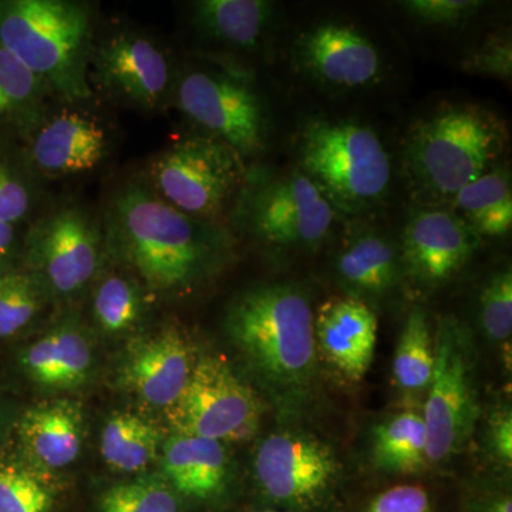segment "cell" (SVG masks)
<instances>
[{
  "instance_id": "30bf717a",
  "label": "cell",
  "mask_w": 512,
  "mask_h": 512,
  "mask_svg": "<svg viewBox=\"0 0 512 512\" xmlns=\"http://www.w3.org/2000/svg\"><path fill=\"white\" fill-rule=\"evenodd\" d=\"M181 111L242 157L264 151L268 117L261 97L245 80L229 74L192 72L177 92Z\"/></svg>"
},
{
  "instance_id": "ba28073f",
  "label": "cell",
  "mask_w": 512,
  "mask_h": 512,
  "mask_svg": "<svg viewBox=\"0 0 512 512\" xmlns=\"http://www.w3.org/2000/svg\"><path fill=\"white\" fill-rule=\"evenodd\" d=\"M242 224L278 248L315 247L336 222V210L302 171L266 178L242 191Z\"/></svg>"
},
{
  "instance_id": "d6a6232c",
  "label": "cell",
  "mask_w": 512,
  "mask_h": 512,
  "mask_svg": "<svg viewBox=\"0 0 512 512\" xmlns=\"http://www.w3.org/2000/svg\"><path fill=\"white\" fill-rule=\"evenodd\" d=\"M50 495L28 471L15 464L0 466V512H47Z\"/></svg>"
},
{
  "instance_id": "f1b7e54d",
  "label": "cell",
  "mask_w": 512,
  "mask_h": 512,
  "mask_svg": "<svg viewBox=\"0 0 512 512\" xmlns=\"http://www.w3.org/2000/svg\"><path fill=\"white\" fill-rule=\"evenodd\" d=\"M45 285L35 272L8 269L0 274V340L13 338L42 311Z\"/></svg>"
},
{
  "instance_id": "74e56055",
  "label": "cell",
  "mask_w": 512,
  "mask_h": 512,
  "mask_svg": "<svg viewBox=\"0 0 512 512\" xmlns=\"http://www.w3.org/2000/svg\"><path fill=\"white\" fill-rule=\"evenodd\" d=\"M23 235L15 225L0 222V274L12 269L22 251Z\"/></svg>"
},
{
  "instance_id": "5bb4252c",
  "label": "cell",
  "mask_w": 512,
  "mask_h": 512,
  "mask_svg": "<svg viewBox=\"0 0 512 512\" xmlns=\"http://www.w3.org/2000/svg\"><path fill=\"white\" fill-rule=\"evenodd\" d=\"M296 55L313 79L338 89L369 86L382 70V59L372 40L348 23L313 26L298 40Z\"/></svg>"
},
{
  "instance_id": "e575fe53",
  "label": "cell",
  "mask_w": 512,
  "mask_h": 512,
  "mask_svg": "<svg viewBox=\"0 0 512 512\" xmlns=\"http://www.w3.org/2000/svg\"><path fill=\"white\" fill-rule=\"evenodd\" d=\"M464 72L511 79L512 46L511 39L504 33H494L484 40L477 49L471 50L463 60Z\"/></svg>"
},
{
  "instance_id": "277c9868",
  "label": "cell",
  "mask_w": 512,
  "mask_h": 512,
  "mask_svg": "<svg viewBox=\"0 0 512 512\" xmlns=\"http://www.w3.org/2000/svg\"><path fill=\"white\" fill-rule=\"evenodd\" d=\"M227 329L235 345L274 382L305 383L316 363L315 316L301 289L266 285L229 306Z\"/></svg>"
},
{
  "instance_id": "ac0fdd59",
  "label": "cell",
  "mask_w": 512,
  "mask_h": 512,
  "mask_svg": "<svg viewBox=\"0 0 512 512\" xmlns=\"http://www.w3.org/2000/svg\"><path fill=\"white\" fill-rule=\"evenodd\" d=\"M315 339L328 362L357 382L366 375L375 356V312L359 299H330L316 316Z\"/></svg>"
},
{
  "instance_id": "5b68a950",
  "label": "cell",
  "mask_w": 512,
  "mask_h": 512,
  "mask_svg": "<svg viewBox=\"0 0 512 512\" xmlns=\"http://www.w3.org/2000/svg\"><path fill=\"white\" fill-rule=\"evenodd\" d=\"M298 156L299 171L335 210H370L389 192V154L375 131L356 121H308L299 136Z\"/></svg>"
},
{
  "instance_id": "7a4b0ae2",
  "label": "cell",
  "mask_w": 512,
  "mask_h": 512,
  "mask_svg": "<svg viewBox=\"0 0 512 512\" xmlns=\"http://www.w3.org/2000/svg\"><path fill=\"white\" fill-rule=\"evenodd\" d=\"M510 143L500 114L476 103H446L416 121L404 150L413 187L433 200L453 198L493 170Z\"/></svg>"
},
{
  "instance_id": "ffe728a7",
  "label": "cell",
  "mask_w": 512,
  "mask_h": 512,
  "mask_svg": "<svg viewBox=\"0 0 512 512\" xmlns=\"http://www.w3.org/2000/svg\"><path fill=\"white\" fill-rule=\"evenodd\" d=\"M227 454L220 441L174 434L164 446V470L181 494L208 498L227 478Z\"/></svg>"
},
{
  "instance_id": "44dd1931",
  "label": "cell",
  "mask_w": 512,
  "mask_h": 512,
  "mask_svg": "<svg viewBox=\"0 0 512 512\" xmlns=\"http://www.w3.org/2000/svg\"><path fill=\"white\" fill-rule=\"evenodd\" d=\"M23 367L30 379L46 387L69 389L83 383L92 365L89 342L76 329H57L26 349Z\"/></svg>"
},
{
  "instance_id": "3957f363",
  "label": "cell",
  "mask_w": 512,
  "mask_h": 512,
  "mask_svg": "<svg viewBox=\"0 0 512 512\" xmlns=\"http://www.w3.org/2000/svg\"><path fill=\"white\" fill-rule=\"evenodd\" d=\"M92 15L70 0H0V45L67 101L92 96Z\"/></svg>"
},
{
  "instance_id": "d6986e66",
  "label": "cell",
  "mask_w": 512,
  "mask_h": 512,
  "mask_svg": "<svg viewBox=\"0 0 512 512\" xmlns=\"http://www.w3.org/2000/svg\"><path fill=\"white\" fill-rule=\"evenodd\" d=\"M20 437L40 466H70L82 448V414L69 402L37 406L23 416Z\"/></svg>"
},
{
  "instance_id": "6da1fadb",
  "label": "cell",
  "mask_w": 512,
  "mask_h": 512,
  "mask_svg": "<svg viewBox=\"0 0 512 512\" xmlns=\"http://www.w3.org/2000/svg\"><path fill=\"white\" fill-rule=\"evenodd\" d=\"M106 224L110 247L157 292L190 289L229 239L217 222L178 211L143 183L117 192Z\"/></svg>"
},
{
  "instance_id": "484cf974",
  "label": "cell",
  "mask_w": 512,
  "mask_h": 512,
  "mask_svg": "<svg viewBox=\"0 0 512 512\" xmlns=\"http://www.w3.org/2000/svg\"><path fill=\"white\" fill-rule=\"evenodd\" d=\"M158 440L157 430L143 417L119 412L110 417L101 433V456L114 470L136 473L156 458Z\"/></svg>"
},
{
  "instance_id": "1f68e13d",
  "label": "cell",
  "mask_w": 512,
  "mask_h": 512,
  "mask_svg": "<svg viewBox=\"0 0 512 512\" xmlns=\"http://www.w3.org/2000/svg\"><path fill=\"white\" fill-rule=\"evenodd\" d=\"M174 494L157 481L137 480L110 488L101 512H177Z\"/></svg>"
},
{
  "instance_id": "ab89813d",
  "label": "cell",
  "mask_w": 512,
  "mask_h": 512,
  "mask_svg": "<svg viewBox=\"0 0 512 512\" xmlns=\"http://www.w3.org/2000/svg\"><path fill=\"white\" fill-rule=\"evenodd\" d=\"M262 512H274V511H262Z\"/></svg>"
},
{
  "instance_id": "83f0119b",
  "label": "cell",
  "mask_w": 512,
  "mask_h": 512,
  "mask_svg": "<svg viewBox=\"0 0 512 512\" xmlns=\"http://www.w3.org/2000/svg\"><path fill=\"white\" fill-rule=\"evenodd\" d=\"M434 350L426 312L414 308L407 316L393 360V375L404 392L427 389L433 377Z\"/></svg>"
},
{
  "instance_id": "7c38bea8",
  "label": "cell",
  "mask_w": 512,
  "mask_h": 512,
  "mask_svg": "<svg viewBox=\"0 0 512 512\" xmlns=\"http://www.w3.org/2000/svg\"><path fill=\"white\" fill-rule=\"evenodd\" d=\"M336 471L332 450L302 434H272L256 451L258 483L278 503H311L328 490Z\"/></svg>"
},
{
  "instance_id": "cb8c5ba5",
  "label": "cell",
  "mask_w": 512,
  "mask_h": 512,
  "mask_svg": "<svg viewBox=\"0 0 512 512\" xmlns=\"http://www.w3.org/2000/svg\"><path fill=\"white\" fill-rule=\"evenodd\" d=\"M46 84L0 45V140L22 137L35 124Z\"/></svg>"
},
{
  "instance_id": "836d02e7",
  "label": "cell",
  "mask_w": 512,
  "mask_h": 512,
  "mask_svg": "<svg viewBox=\"0 0 512 512\" xmlns=\"http://www.w3.org/2000/svg\"><path fill=\"white\" fill-rule=\"evenodd\" d=\"M481 326L488 338L504 342L512 332V274L500 272L485 285L480 298Z\"/></svg>"
},
{
  "instance_id": "4fadbf2b",
  "label": "cell",
  "mask_w": 512,
  "mask_h": 512,
  "mask_svg": "<svg viewBox=\"0 0 512 512\" xmlns=\"http://www.w3.org/2000/svg\"><path fill=\"white\" fill-rule=\"evenodd\" d=\"M480 242V235L453 210L427 208L407 222L403 259L421 282L439 285L461 271Z\"/></svg>"
},
{
  "instance_id": "9a60e30c",
  "label": "cell",
  "mask_w": 512,
  "mask_h": 512,
  "mask_svg": "<svg viewBox=\"0 0 512 512\" xmlns=\"http://www.w3.org/2000/svg\"><path fill=\"white\" fill-rule=\"evenodd\" d=\"M194 366L188 339L180 330L168 328L133 346L121 376L141 400L168 409L184 392Z\"/></svg>"
},
{
  "instance_id": "4dcf8cb0",
  "label": "cell",
  "mask_w": 512,
  "mask_h": 512,
  "mask_svg": "<svg viewBox=\"0 0 512 512\" xmlns=\"http://www.w3.org/2000/svg\"><path fill=\"white\" fill-rule=\"evenodd\" d=\"M141 309L143 299L137 286L124 276H109L94 293V318L106 332L120 333L133 328Z\"/></svg>"
},
{
  "instance_id": "e0dca14e",
  "label": "cell",
  "mask_w": 512,
  "mask_h": 512,
  "mask_svg": "<svg viewBox=\"0 0 512 512\" xmlns=\"http://www.w3.org/2000/svg\"><path fill=\"white\" fill-rule=\"evenodd\" d=\"M26 134L29 143L22 156L23 163L28 170L33 168L42 174L84 173L97 167L106 156L103 127L83 114H59L35 133Z\"/></svg>"
},
{
  "instance_id": "8992f818",
  "label": "cell",
  "mask_w": 512,
  "mask_h": 512,
  "mask_svg": "<svg viewBox=\"0 0 512 512\" xmlns=\"http://www.w3.org/2000/svg\"><path fill=\"white\" fill-rule=\"evenodd\" d=\"M154 187L178 211L215 222L247 184L244 157L218 138H185L151 165Z\"/></svg>"
},
{
  "instance_id": "8fae6325",
  "label": "cell",
  "mask_w": 512,
  "mask_h": 512,
  "mask_svg": "<svg viewBox=\"0 0 512 512\" xmlns=\"http://www.w3.org/2000/svg\"><path fill=\"white\" fill-rule=\"evenodd\" d=\"M100 232L79 207H66L40 218L23 235L30 264L43 285L57 295H73L92 281L100 261Z\"/></svg>"
},
{
  "instance_id": "d590c367",
  "label": "cell",
  "mask_w": 512,
  "mask_h": 512,
  "mask_svg": "<svg viewBox=\"0 0 512 512\" xmlns=\"http://www.w3.org/2000/svg\"><path fill=\"white\" fill-rule=\"evenodd\" d=\"M412 18L433 26H457L480 8L474 0H409L402 3Z\"/></svg>"
},
{
  "instance_id": "d4e9b609",
  "label": "cell",
  "mask_w": 512,
  "mask_h": 512,
  "mask_svg": "<svg viewBox=\"0 0 512 512\" xmlns=\"http://www.w3.org/2000/svg\"><path fill=\"white\" fill-rule=\"evenodd\" d=\"M373 457L377 466L393 473H419L427 463V431L423 416L397 414L375 429Z\"/></svg>"
},
{
  "instance_id": "9c48e42d",
  "label": "cell",
  "mask_w": 512,
  "mask_h": 512,
  "mask_svg": "<svg viewBox=\"0 0 512 512\" xmlns=\"http://www.w3.org/2000/svg\"><path fill=\"white\" fill-rule=\"evenodd\" d=\"M167 410L175 434L220 443L249 439L261 420L255 393L218 356L195 362L184 392Z\"/></svg>"
},
{
  "instance_id": "4316f807",
  "label": "cell",
  "mask_w": 512,
  "mask_h": 512,
  "mask_svg": "<svg viewBox=\"0 0 512 512\" xmlns=\"http://www.w3.org/2000/svg\"><path fill=\"white\" fill-rule=\"evenodd\" d=\"M338 271L353 288L380 293L396 281V252L386 238L369 232L353 239L340 254Z\"/></svg>"
},
{
  "instance_id": "7402d4cb",
  "label": "cell",
  "mask_w": 512,
  "mask_h": 512,
  "mask_svg": "<svg viewBox=\"0 0 512 512\" xmlns=\"http://www.w3.org/2000/svg\"><path fill=\"white\" fill-rule=\"evenodd\" d=\"M274 18V5L265 0H201L194 5V22L204 35L254 49Z\"/></svg>"
},
{
  "instance_id": "52a82bcc",
  "label": "cell",
  "mask_w": 512,
  "mask_h": 512,
  "mask_svg": "<svg viewBox=\"0 0 512 512\" xmlns=\"http://www.w3.org/2000/svg\"><path fill=\"white\" fill-rule=\"evenodd\" d=\"M470 348L467 330L456 318L440 320L423 416L430 463H443L460 453L476 427L478 404Z\"/></svg>"
},
{
  "instance_id": "603a6c76",
  "label": "cell",
  "mask_w": 512,
  "mask_h": 512,
  "mask_svg": "<svg viewBox=\"0 0 512 512\" xmlns=\"http://www.w3.org/2000/svg\"><path fill=\"white\" fill-rule=\"evenodd\" d=\"M453 211L480 237L500 238L512 228L511 175L494 167L453 198Z\"/></svg>"
},
{
  "instance_id": "8d00e7d4",
  "label": "cell",
  "mask_w": 512,
  "mask_h": 512,
  "mask_svg": "<svg viewBox=\"0 0 512 512\" xmlns=\"http://www.w3.org/2000/svg\"><path fill=\"white\" fill-rule=\"evenodd\" d=\"M367 512H430V498L417 485H397L377 495Z\"/></svg>"
},
{
  "instance_id": "2e32d148",
  "label": "cell",
  "mask_w": 512,
  "mask_h": 512,
  "mask_svg": "<svg viewBox=\"0 0 512 512\" xmlns=\"http://www.w3.org/2000/svg\"><path fill=\"white\" fill-rule=\"evenodd\" d=\"M94 64L104 87L146 109H154L170 86L167 57L146 37H111L97 49Z\"/></svg>"
},
{
  "instance_id": "f546056e",
  "label": "cell",
  "mask_w": 512,
  "mask_h": 512,
  "mask_svg": "<svg viewBox=\"0 0 512 512\" xmlns=\"http://www.w3.org/2000/svg\"><path fill=\"white\" fill-rule=\"evenodd\" d=\"M28 171L9 140H0V222L20 228L29 221L35 194Z\"/></svg>"
},
{
  "instance_id": "f35d334b",
  "label": "cell",
  "mask_w": 512,
  "mask_h": 512,
  "mask_svg": "<svg viewBox=\"0 0 512 512\" xmlns=\"http://www.w3.org/2000/svg\"><path fill=\"white\" fill-rule=\"evenodd\" d=\"M491 441L495 453L505 463L512 461V417L511 413H503L495 417L491 423Z\"/></svg>"
}]
</instances>
